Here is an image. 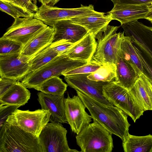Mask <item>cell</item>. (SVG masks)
Segmentation results:
<instances>
[{"label": "cell", "mask_w": 152, "mask_h": 152, "mask_svg": "<svg viewBox=\"0 0 152 152\" xmlns=\"http://www.w3.org/2000/svg\"><path fill=\"white\" fill-rule=\"evenodd\" d=\"M77 95L89 111L94 121L98 123L110 133L123 141L128 136L131 125L127 115L113 105L105 104L76 90Z\"/></svg>", "instance_id": "cell-1"}, {"label": "cell", "mask_w": 152, "mask_h": 152, "mask_svg": "<svg viewBox=\"0 0 152 152\" xmlns=\"http://www.w3.org/2000/svg\"><path fill=\"white\" fill-rule=\"evenodd\" d=\"M88 63L72 60L66 54L59 56L39 69L29 72L21 82L26 88H34L50 78L59 77L64 72Z\"/></svg>", "instance_id": "cell-2"}, {"label": "cell", "mask_w": 152, "mask_h": 152, "mask_svg": "<svg viewBox=\"0 0 152 152\" xmlns=\"http://www.w3.org/2000/svg\"><path fill=\"white\" fill-rule=\"evenodd\" d=\"M112 135L94 121L77 134L76 141L82 152H111L113 148Z\"/></svg>", "instance_id": "cell-3"}, {"label": "cell", "mask_w": 152, "mask_h": 152, "mask_svg": "<svg viewBox=\"0 0 152 152\" xmlns=\"http://www.w3.org/2000/svg\"><path fill=\"white\" fill-rule=\"evenodd\" d=\"M119 27L108 25L104 31L96 35V49L91 61L115 65L122 38L124 34V31L116 33Z\"/></svg>", "instance_id": "cell-4"}, {"label": "cell", "mask_w": 152, "mask_h": 152, "mask_svg": "<svg viewBox=\"0 0 152 152\" xmlns=\"http://www.w3.org/2000/svg\"><path fill=\"white\" fill-rule=\"evenodd\" d=\"M0 137V152H43L39 137L9 125Z\"/></svg>", "instance_id": "cell-5"}, {"label": "cell", "mask_w": 152, "mask_h": 152, "mask_svg": "<svg viewBox=\"0 0 152 152\" xmlns=\"http://www.w3.org/2000/svg\"><path fill=\"white\" fill-rule=\"evenodd\" d=\"M103 94L106 99L131 117L134 122L143 115L145 111L129 91L114 80L108 82L104 86Z\"/></svg>", "instance_id": "cell-6"}, {"label": "cell", "mask_w": 152, "mask_h": 152, "mask_svg": "<svg viewBox=\"0 0 152 152\" xmlns=\"http://www.w3.org/2000/svg\"><path fill=\"white\" fill-rule=\"evenodd\" d=\"M48 110L39 109L34 111L17 109L10 115L4 126H17L39 137L41 131L50 121Z\"/></svg>", "instance_id": "cell-7"}, {"label": "cell", "mask_w": 152, "mask_h": 152, "mask_svg": "<svg viewBox=\"0 0 152 152\" xmlns=\"http://www.w3.org/2000/svg\"><path fill=\"white\" fill-rule=\"evenodd\" d=\"M101 14V12L94 10L92 4L88 6L81 4L79 7L73 8H62L42 4L34 13L33 17L53 27L55 23L61 20Z\"/></svg>", "instance_id": "cell-8"}, {"label": "cell", "mask_w": 152, "mask_h": 152, "mask_svg": "<svg viewBox=\"0 0 152 152\" xmlns=\"http://www.w3.org/2000/svg\"><path fill=\"white\" fill-rule=\"evenodd\" d=\"M57 122L48 123L39 137L43 152H71L66 138L67 131Z\"/></svg>", "instance_id": "cell-9"}, {"label": "cell", "mask_w": 152, "mask_h": 152, "mask_svg": "<svg viewBox=\"0 0 152 152\" xmlns=\"http://www.w3.org/2000/svg\"><path fill=\"white\" fill-rule=\"evenodd\" d=\"M3 36L21 43L23 46L48 26L34 17L14 19Z\"/></svg>", "instance_id": "cell-10"}, {"label": "cell", "mask_w": 152, "mask_h": 152, "mask_svg": "<svg viewBox=\"0 0 152 152\" xmlns=\"http://www.w3.org/2000/svg\"><path fill=\"white\" fill-rule=\"evenodd\" d=\"M65 115L72 132L78 134L92 121L91 116L86 111L83 102L77 95L64 99Z\"/></svg>", "instance_id": "cell-11"}, {"label": "cell", "mask_w": 152, "mask_h": 152, "mask_svg": "<svg viewBox=\"0 0 152 152\" xmlns=\"http://www.w3.org/2000/svg\"><path fill=\"white\" fill-rule=\"evenodd\" d=\"M31 58L20 53L0 55V77L21 81L30 72Z\"/></svg>", "instance_id": "cell-12"}, {"label": "cell", "mask_w": 152, "mask_h": 152, "mask_svg": "<svg viewBox=\"0 0 152 152\" xmlns=\"http://www.w3.org/2000/svg\"><path fill=\"white\" fill-rule=\"evenodd\" d=\"M89 74L68 75L64 76V78L68 85L75 90H78L105 104L113 105L103 95V87L108 82L90 80L87 78Z\"/></svg>", "instance_id": "cell-13"}, {"label": "cell", "mask_w": 152, "mask_h": 152, "mask_svg": "<svg viewBox=\"0 0 152 152\" xmlns=\"http://www.w3.org/2000/svg\"><path fill=\"white\" fill-rule=\"evenodd\" d=\"M125 36L139 46L152 58V27L138 20L122 25Z\"/></svg>", "instance_id": "cell-14"}, {"label": "cell", "mask_w": 152, "mask_h": 152, "mask_svg": "<svg viewBox=\"0 0 152 152\" xmlns=\"http://www.w3.org/2000/svg\"><path fill=\"white\" fill-rule=\"evenodd\" d=\"M38 100L41 109L48 110L50 114V122L65 123L67 122L65 115L64 94L56 95L40 92L37 93Z\"/></svg>", "instance_id": "cell-15"}, {"label": "cell", "mask_w": 152, "mask_h": 152, "mask_svg": "<svg viewBox=\"0 0 152 152\" xmlns=\"http://www.w3.org/2000/svg\"><path fill=\"white\" fill-rule=\"evenodd\" d=\"M152 7L144 4L116 5L114 6L107 13L111 15L113 20L120 22L121 25L140 19H144Z\"/></svg>", "instance_id": "cell-16"}, {"label": "cell", "mask_w": 152, "mask_h": 152, "mask_svg": "<svg viewBox=\"0 0 152 152\" xmlns=\"http://www.w3.org/2000/svg\"><path fill=\"white\" fill-rule=\"evenodd\" d=\"M53 27L55 29V33L52 42L64 39L75 44L89 32L84 27L72 23L69 19L57 21Z\"/></svg>", "instance_id": "cell-17"}, {"label": "cell", "mask_w": 152, "mask_h": 152, "mask_svg": "<svg viewBox=\"0 0 152 152\" xmlns=\"http://www.w3.org/2000/svg\"><path fill=\"white\" fill-rule=\"evenodd\" d=\"M115 77L114 81L129 90L140 75L134 66L118 53L115 64Z\"/></svg>", "instance_id": "cell-18"}, {"label": "cell", "mask_w": 152, "mask_h": 152, "mask_svg": "<svg viewBox=\"0 0 152 152\" xmlns=\"http://www.w3.org/2000/svg\"><path fill=\"white\" fill-rule=\"evenodd\" d=\"M55 33L54 28L48 26L23 46L20 54L31 58L52 43Z\"/></svg>", "instance_id": "cell-19"}, {"label": "cell", "mask_w": 152, "mask_h": 152, "mask_svg": "<svg viewBox=\"0 0 152 152\" xmlns=\"http://www.w3.org/2000/svg\"><path fill=\"white\" fill-rule=\"evenodd\" d=\"M96 44L95 37L89 32L75 44L66 54L72 60L89 63L95 52Z\"/></svg>", "instance_id": "cell-20"}, {"label": "cell", "mask_w": 152, "mask_h": 152, "mask_svg": "<svg viewBox=\"0 0 152 152\" xmlns=\"http://www.w3.org/2000/svg\"><path fill=\"white\" fill-rule=\"evenodd\" d=\"M129 91L145 111L152 110V84L144 75H140Z\"/></svg>", "instance_id": "cell-21"}, {"label": "cell", "mask_w": 152, "mask_h": 152, "mask_svg": "<svg viewBox=\"0 0 152 152\" xmlns=\"http://www.w3.org/2000/svg\"><path fill=\"white\" fill-rule=\"evenodd\" d=\"M69 20L72 23L84 27L95 37L99 33L104 31L113 20L108 14L76 17Z\"/></svg>", "instance_id": "cell-22"}, {"label": "cell", "mask_w": 152, "mask_h": 152, "mask_svg": "<svg viewBox=\"0 0 152 152\" xmlns=\"http://www.w3.org/2000/svg\"><path fill=\"white\" fill-rule=\"evenodd\" d=\"M30 91L19 81L16 82L0 96V106L5 105H24L30 98Z\"/></svg>", "instance_id": "cell-23"}, {"label": "cell", "mask_w": 152, "mask_h": 152, "mask_svg": "<svg viewBox=\"0 0 152 152\" xmlns=\"http://www.w3.org/2000/svg\"><path fill=\"white\" fill-rule=\"evenodd\" d=\"M125 152H152V135L138 136L129 134L122 141Z\"/></svg>", "instance_id": "cell-24"}, {"label": "cell", "mask_w": 152, "mask_h": 152, "mask_svg": "<svg viewBox=\"0 0 152 152\" xmlns=\"http://www.w3.org/2000/svg\"><path fill=\"white\" fill-rule=\"evenodd\" d=\"M119 53L124 59L130 62L135 68L140 75L143 74L141 63L130 38L123 35Z\"/></svg>", "instance_id": "cell-25"}, {"label": "cell", "mask_w": 152, "mask_h": 152, "mask_svg": "<svg viewBox=\"0 0 152 152\" xmlns=\"http://www.w3.org/2000/svg\"><path fill=\"white\" fill-rule=\"evenodd\" d=\"M68 85L58 77L50 78L34 88L44 93L56 95L64 94Z\"/></svg>", "instance_id": "cell-26"}, {"label": "cell", "mask_w": 152, "mask_h": 152, "mask_svg": "<svg viewBox=\"0 0 152 152\" xmlns=\"http://www.w3.org/2000/svg\"><path fill=\"white\" fill-rule=\"evenodd\" d=\"M58 56V53L50 45L48 46L30 59L29 61L30 72L39 69Z\"/></svg>", "instance_id": "cell-27"}, {"label": "cell", "mask_w": 152, "mask_h": 152, "mask_svg": "<svg viewBox=\"0 0 152 152\" xmlns=\"http://www.w3.org/2000/svg\"><path fill=\"white\" fill-rule=\"evenodd\" d=\"M115 77V65L104 64L96 72L89 74L87 78L95 81L109 82Z\"/></svg>", "instance_id": "cell-28"}, {"label": "cell", "mask_w": 152, "mask_h": 152, "mask_svg": "<svg viewBox=\"0 0 152 152\" xmlns=\"http://www.w3.org/2000/svg\"><path fill=\"white\" fill-rule=\"evenodd\" d=\"M0 10L10 15L14 19L20 17H33L34 13L20 6L0 1Z\"/></svg>", "instance_id": "cell-29"}, {"label": "cell", "mask_w": 152, "mask_h": 152, "mask_svg": "<svg viewBox=\"0 0 152 152\" xmlns=\"http://www.w3.org/2000/svg\"><path fill=\"white\" fill-rule=\"evenodd\" d=\"M131 42L140 60L143 75L152 84V58L137 44Z\"/></svg>", "instance_id": "cell-30"}, {"label": "cell", "mask_w": 152, "mask_h": 152, "mask_svg": "<svg viewBox=\"0 0 152 152\" xmlns=\"http://www.w3.org/2000/svg\"><path fill=\"white\" fill-rule=\"evenodd\" d=\"M23 45L3 36L0 38V55L20 53Z\"/></svg>", "instance_id": "cell-31"}, {"label": "cell", "mask_w": 152, "mask_h": 152, "mask_svg": "<svg viewBox=\"0 0 152 152\" xmlns=\"http://www.w3.org/2000/svg\"><path fill=\"white\" fill-rule=\"evenodd\" d=\"M103 64L90 61L86 64L64 72L62 74V75L65 76L72 75L90 74L96 71Z\"/></svg>", "instance_id": "cell-32"}, {"label": "cell", "mask_w": 152, "mask_h": 152, "mask_svg": "<svg viewBox=\"0 0 152 152\" xmlns=\"http://www.w3.org/2000/svg\"><path fill=\"white\" fill-rule=\"evenodd\" d=\"M20 107L19 105H12L0 106V130L6 124L8 116Z\"/></svg>", "instance_id": "cell-33"}, {"label": "cell", "mask_w": 152, "mask_h": 152, "mask_svg": "<svg viewBox=\"0 0 152 152\" xmlns=\"http://www.w3.org/2000/svg\"><path fill=\"white\" fill-rule=\"evenodd\" d=\"M74 45L65 40L62 39L52 42L50 46L59 56L66 54Z\"/></svg>", "instance_id": "cell-34"}, {"label": "cell", "mask_w": 152, "mask_h": 152, "mask_svg": "<svg viewBox=\"0 0 152 152\" xmlns=\"http://www.w3.org/2000/svg\"><path fill=\"white\" fill-rule=\"evenodd\" d=\"M114 6L123 4L147 5L152 7V0H110Z\"/></svg>", "instance_id": "cell-35"}, {"label": "cell", "mask_w": 152, "mask_h": 152, "mask_svg": "<svg viewBox=\"0 0 152 152\" xmlns=\"http://www.w3.org/2000/svg\"><path fill=\"white\" fill-rule=\"evenodd\" d=\"M17 81L13 79L0 77V96L9 89Z\"/></svg>", "instance_id": "cell-36"}, {"label": "cell", "mask_w": 152, "mask_h": 152, "mask_svg": "<svg viewBox=\"0 0 152 152\" xmlns=\"http://www.w3.org/2000/svg\"><path fill=\"white\" fill-rule=\"evenodd\" d=\"M23 7L28 11L35 13L38 10V7L36 4L31 0H16Z\"/></svg>", "instance_id": "cell-37"}, {"label": "cell", "mask_w": 152, "mask_h": 152, "mask_svg": "<svg viewBox=\"0 0 152 152\" xmlns=\"http://www.w3.org/2000/svg\"><path fill=\"white\" fill-rule=\"evenodd\" d=\"M42 4L54 6L60 0H38Z\"/></svg>", "instance_id": "cell-38"}, {"label": "cell", "mask_w": 152, "mask_h": 152, "mask_svg": "<svg viewBox=\"0 0 152 152\" xmlns=\"http://www.w3.org/2000/svg\"><path fill=\"white\" fill-rule=\"evenodd\" d=\"M144 19L150 21L152 24V7L150 8L149 12L146 15Z\"/></svg>", "instance_id": "cell-39"}, {"label": "cell", "mask_w": 152, "mask_h": 152, "mask_svg": "<svg viewBox=\"0 0 152 152\" xmlns=\"http://www.w3.org/2000/svg\"><path fill=\"white\" fill-rule=\"evenodd\" d=\"M0 1L11 3L15 5H21L16 0H0Z\"/></svg>", "instance_id": "cell-40"}, {"label": "cell", "mask_w": 152, "mask_h": 152, "mask_svg": "<svg viewBox=\"0 0 152 152\" xmlns=\"http://www.w3.org/2000/svg\"><path fill=\"white\" fill-rule=\"evenodd\" d=\"M32 1H33L34 2L35 4V1H36V0H31Z\"/></svg>", "instance_id": "cell-41"}]
</instances>
